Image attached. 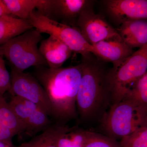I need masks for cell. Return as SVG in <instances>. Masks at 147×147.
I'll return each mask as SVG.
<instances>
[{"instance_id": "4316f807", "label": "cell", "mask_w": 147, "mask_h": 147, "mask_svg": "<svg viewBox=\"0 0 147 147\" xmlns=\"http://www.w3.org/2000/svg\"><path fill=\"white\" fill-rule=\"evenodd\" d=\"M0 147H18V146H16L12 144H9L6 142L0 141Z\"/></svg>"}, {"instance_id": "52a82bcc", "label": "cell", "mask_w": 147, "mask_h": 147, "mask_svg": "<svg viewBox=\"0 0 147 147\" xmlns=\"http://www.w3.org/2000/svg\"><path fill=\"white\" fill-rule=\"evenodd\" d=\"M11 69V88L9 92L12 96H16L34 102L49 117L53 118L51 102L37 79L30 74Z\"/></svg>"}, {"instance_id": "4fadbf2b", "label": "cell", "mask_w": 147, "mask_h": 147, "mask_svg": "<svg viewBox=\"0 0 147 147\" xmlns=\"http://www.w3.org/2000/svg\"><path fill=\"white\" fill-rule=\"evenodd\" d=\"M117 30L123 41L131 49L147 44V20L125 21Z\"/></svg>"}, {"instance_id": "6da1fadb", "label": "cell", "mask_w": 147, "mask_h": 147, "mask_svg": "<svg viewBox=\"0 0 147 147\" xmlns=\"http://www.w3.org/2000/svg\"><path fill=\"white\" fill-rule=\"evenodd\" d=\"M82 75L81 63L56 69L36 67L34 76L47 93L57 122L65 124L77 117L76 99Z\"/></svg>"}, {"instance_id": "9a60e30c", "label": "cell", "mask_w": 147, "mask_h": 147, "mask_svg": "<svg viewBox=\"0 0 147 147\" xmlns=\"http://www.w3.org/2000/svg\"><path fill=\"white\" fill-rule=\"evenodd\" d=\"M65 124H52L39 135L18 147H58V137L65 126Z\"/></svg>"}, {"instance_id": "d6986e66", "label": "cell", "mask_w": 147, "mask_h": 147, "mask_svg": "<svg viewBox=\"0 0 147 147\" xmlns=\"http://www.w3.org/2000/svg\"><path fill=\"white\" fill-rule=\"evenodd\" d=\"M47 113L38 108L30 116L25 124L24 132L30 136L43 131L52 124Z\"/></svg>"}, {"instance_id": "603a6c76", "label": "cell", "mask_w": 147, "mask_h": 147, "mask_svg": "<svg viewBox=\"0 0 147 147\" xmlns=\"http://www.w3.org/2000/svg\"><path fill=\"white\" fill-rule=\"evenodd\" d=\"M84 147H121L115 139L91 132Z\"/></svg>"}, {"instance_id": "7a4b0ae2", "label": "cell", "mask_w": 147, "mask_h": 147, "mask_svg": "<svg viewBox=\"0 0 147 147\" xmlns=\"http://www.w3.org/2000/svg\"><path fill=\"white\" fill-rule=\"evenodd\" d=\"M83 57L76 108L81 118L88 120L98 113L109 94L107 76L102 69L90 60V56Z\"/></svg>"}, {"instance_id": "cb8c5ba5", "label": "cell", "mask_w": 147, "mask_h": 147, "mask_svg": "<svg viewBox=\"0 0 147 147\" xmlns=\"http://www.w3.org/2000/svg\"><path fill=\"white\" fill-rule=\"evenodd\" d=\"M4 57L0 49V95L3 96L6 92L10 91L11 88V75L6 67Z\"/></svg>"}, {"instance_id": "ac0fdd59", "label": "cell", "mask_w": 147, "mask_h": 147, "mask_svg": "<svg viewBox=\"0 0 147 147\" xmlns=\"http://www.w3.org/2000/svg\"><path fill=\"white\" fill-rule=\"evenodd\" d=\"M0 123L11 129L16 134L24 132V125L14 113L9 103L0 95Z\"/></svg>"}, {"instance_id": "8992f818", "label": "cell", "mask_w": 147, "mask_h": 147, "mask_svg": "<svg viewBox=\"0 0 147 147\" xmlns=\"http://www.w3.org/2000/svg\"><path fill=\"white\" fill-rule=\"evenodd\" d=\"M33 28L41 33L48 34L64 42L72 52L79 53L83 57L93 54L97 56L93 45L85 40L79 29L62 24L42 15L34 10L28 19Z\"/></svg>"}, {"instance_id": "2e32d148", "label": "cell", "mask_w": 147, "mask_h": 147, "mask_svg": "<svg viewBox=\"0 0 147 147\" xmlns=\"http://www.w3.org/2000/svg\"><path fill=\"white\" fill-rule=\"evenodd\" d=\"M91 131L65 125L57 139L58 147H84Z\"/></svg>"}, {"instance_id": "30bf717a", "label": "cell", "mask_w": 147, "mask_h": 147, "mask_svg": "<svg viewBox=\"0 0 147 147\" xmlns=\"http://www.w3.org/2000/svg\"><path fill=\"white\" fill-rule=\"evenodd\" d=\"M103 3L109 14L120 24L129 20H147V0H106Z\"/></svg>"}, {"instance_id": "5bb4252c", "label": "cell", "mask_w": 147, "mask_h": 147, "mask_svg": "<svg viewBox=\"0 0 147 147\" xmlns=\"http://www.w3.org/2000/svg\"><path fill=\"white\" fill-rule=\"evenodd\" d=\"M33 28L28 20L16 18L9 14L4 15L0 17V46Z\"/></svg>"}, {"instance_id": "7c38bea8", "label": "cell", "mask_w": 147, "mask_h": 147, "mask_svg": "<svg viewBox=\"0 0 147 147\" xmlns=\"http://www.w3.org/2000/svg\"><path fill=\"white\" fill-rule=\"evenodd\" d=\"M39 50L48 67L53 69L61 67L72 52L64 42L51 35L41 40Z\"/></svg>"}, {"instance_id": "277c9868", "label": "cell", "mask_w": 147, "mask_h": 147, "mask_svg": "<svg viewBox=\"0 0 147 147\" xmlns=\"http://www.w3.org/2000/svg\"><path fill=\"white\" fill-rule=\"evenodd\" d=\"M147 71V44L134 52L107 75L112 105L125 97L131 87Z\"/></svg>"}, {"instance_id": "d4e9b609", "label": "cell", "mask_w": 147, "mask_h": 147, "mask_svg": "<svg viewBox=\"0 0 147 147\" xmlns=\"http://www.w3.org/2000/svg\"><path fill=\"white\" fill-rule=\"evenodd\" d=\"M16 135L11 129L0 123V141L12 144L11 140Z\"/></svg>"}, {"instance_id": "7402d4cb", "label": "cell", "mask_w": 147, "mask_h": 147, "mask_svg": "<svg viewBox=\"0 0 147 147\" xmlns=\"http://www.w3.org/2000/svg\"><path fill=\"white\" fill-rule=\"evenodd\" d=\"M126 96L147 107V71L134 84Z\"/></svg>"}, {"instance_id": "3957f363", "label": "cell", "mask_w": 147, "mask_h": 147, "mask_svg": "<svg viewBox=\"0 0 147 147\" xmlns=\"http://www.w3.org/2000/svg\"><path fill=\"white\" fill-rule=\"evenodd\" d=\"M102 126L112 139L122 138L147 126V107L129 96L111 105L102 120Z\"/></svg>"}, {"instance_id": "8fae6325", "label": "cell", "mask_w": 147, "mask_h": 147, "mask_svg": "<svg viewBox=\"0 0 147 147\" xmlns=\"http://www.w3.org/2000/svg\"><path fill=\"white\" fill-rule=\"evenodd\" d=\"M97 56L107 61L112 63L113 68L118 67L133 53L132 49L122 39L103 40L93 45Z\"/></svg>"}, {"instance_id": "9c48e42d", "label": "cell", "mask_w": 147, "mask_h": 147, "mask_svg": "<svg viewBox=\"0 0 147 147\" xmlns=\"http://www.w3.org/2000/svg\"><path fill=\"white\" fill-rule=\"evenodd\" d=\"M89 3L86 0H42L37 11L54 21L73 25Z\"/></svg>"}, {"instance_id": "ffe728a7", "label": "cell", "mask_w": 147, "mask_h": 147, "mask_svg": "<svg viewBox=\"0 0 147 147\" xmlns=\"http://www.w3.org/2000/svg\"><path fill=\"white\" fill-rule=\"evenodd\" d=\"M9 103L17 117L24 125V129L27 120L39 108L34 102L16 96H12Z\"/></svg>"}, {"instance_id": "484cf974", "label": "cell", "mask_w": 147, "mask_h": 147, "mask_svg": "<svg viewBox=\"0 0 147 147\" xmlns=\"http://www.w3.org/2000/svg\"><path fill=\"white\" fill-rule=\"evenodd\" d=\"M7 14L10 15L3 0H0V17Z\"/></svg>"}, {"instance_id": "ba28073f", "label": "cell", "mask_w": 147, "mask_h": 147, "mask_svg": "<svg viewBox=\"0 0 147 147\" xmlns=\"http://www.w3.org/2000/svg\"><path fill=\"white\" fill-rule=\"evenodd\" d=\"M76 25L85 40L92 45L103 40L121 39L117 30L88 6L80 13Z\"/></svg>"}, {"instance_id": "5b68a950", "label": "cell", "mask_w": 147, "mask_h": 147, "mask_svg": "<svg viewBox=\"0 0 147 147\" xmlns=\"http://www.w3.org/2000/svg\"><path fill=\"white\" fill-rule=\"evenodd\" d=\"M41 34L36 29H31L0 46L11 68L24 72L31 67L48 66L38 47L42 40Z\"/></svg>"}, {"instance_id": "e0dca14e", "label": "cell", "mask_w": 147, "mask_h": 147, "mask_svg": "<svg viewBox=\"0 0 147 147\" xmlns=\"http://www.w3.org/2000/svg\"><path fill=\"white\" fill-rule=\"evenodd\" d=\"M41 0H3L10 15L20 19L28 20Z\"/></svg>"}, {"instance_id": "44dd1931", "label": "cell", "mask_w": 147, "mask_h": 147, "mask_svg": "<svg viewBox=\"0 0 147 147\" xmlns=\"http://www.w3.org/2000/svg\"><path fill=\"white\" fill-rule=\"evenodd\" d=\"M121 147H147V126L138 128L121 139Z\"/></svg>"}]
</instances>
